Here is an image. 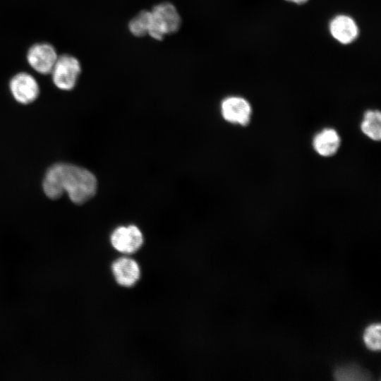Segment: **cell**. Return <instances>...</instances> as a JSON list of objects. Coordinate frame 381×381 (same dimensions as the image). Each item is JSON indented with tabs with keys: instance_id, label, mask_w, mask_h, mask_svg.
I'll return each mask as SVG.
<instances>
[{
	"instance_id": "obj_9",
	"label": "cell",
	"mask_w": 381,
	"mask_h": 381,
	"mask_svg": "<svg viewBox=\"0 0 381 381\" xmlns=\"http://www.w3.org/2000/svg\"><path fill=\"white\" fill-rule=\"evenodd\" d=\"M111 272L116 284L126 288L135 285L141 276L139 263L128 255L114 260L111 265Z\"/></svg>"
},
{
	"instance_id": "obj_2",
	"label": "cell",
	"mask_w": 381,
	"mask_h": 381,
	"mask_svg": "<svg viewBox=\"0 0 381 381\" xmlns=\"http://www.w3.org/2000/svg\"><path fill=\"white\" fill-rule=\"evenodd\" d=\"M148 36L156 41L178 32L182 25V18L177 7L171 2L162 1L150 10Z\"/></svg>"
},
{
	"instance_id": "obj_7",
	"label": "cell",
	"mask_w": 381,
	"mask_h": 381,
	"mask_svg": "<svg viewBox=\"0 0 381 381\" xmlns=\"http://www.w3.org/2000/svg\"><path fill=\"white\" fill-rule=\"evenodd\" d=\"M328 31L337 42L343 45L355 42L360 35V28L357 21L346 13L334 16L329 21Z\"/></svg>"
},
{
	"instance_id": "obj_4",
	"label": "cell",
	"mask_w": 381,
	"mask_h": 381,
	"mask_svg": "<svg viewBox=\"0 0 381 381\" xmlns=\"http://www.w3.org/2000/svg\"><path fill=\"white\" fill-rule=\"evenodd\" d=\"M144 236L138 226L134 224L119 226L110 235V243L113 248L123 255H131L143 246Z\"/></svg>"
},
{
	"instance_id": "obj_15",
	"label": "cell",
	"mask_w": 381,
	"mask_h": 381,
	"mask_svg": "<svg viewBox=\"0 0 381 381\" xmlns=\"http://www.w3.org/2000/svg\"><path fill=\"white\" fill-rule=\"evenodd\" d=\"M288 3L294 4L296 5H303L309 1V0H284Z\"/></svg>"
},
{
	"instance_id": "obj_13",
	"label": "cell",
	"mask_w": 381,
	"mask_h": 381,
	"mask_svg": "<svg viewBox=\"0 0 381 381\" xmlns=\"http://www.w3.org/2000/svg\"><path fill=\"white\" fill-rule=\"evenodd\" d=\"M150 25V10H142L128 23V32L135 37L148 36Z\"/></svg>"
},
{
	"instance_id": "obj_10",
	"label": "cell",
	"mask_w": 381,
	"mask_h": 381,
	"mask_svg": "<svg viewBox=\"0 0 381 381\" xmlns=\"http://www.w3.org/2000/svg\"><path fill=\"white\" fill-rule=\"evenodd\" d=\"M312 145L318 155L329 157L334 155L339 150L341 138L335 129L325 128L314 135Z\"/></svg>"
},
{
	"instance_id": "obj_1",
	"label": "cell",
	"mask_w": 381,
	"mask_h": 381,
	"mask_svg": "<svg viewBox=\"0 0 381 381\" xmlns=\"http://www.w3.org/2000/svg\"><path fill=\"white\" fill-rule=\"evenodd\" d=\"M97 181L87 169L68 163H56L45 174L42 188L45 195L55 200L66 193L75 204H83L97 191Z\"/></svg>"
},
{
	"instance_id": "obj_3",
	"label": "cell",
	"mask_w": 381,
	"mask_h": 381,
	"mask_svg": "<svg viewBox=\"0 0 381 381\" xmlns=\"http://www.w3.org/2000/svg\"><path fill=\"white\" fill-rule=\"evenodd\" d=\"M82 73L79 59L71 54L59 55L51 72L54 85L59 90L70 91L75 88Z\"/></svg>"
},
{
	"instance_id": "obj_12",
	"label": "cell",
	"mask_w": 381,
	"mask_h": 381,
	"mask_svg": "<svg viewBox=\"0 0 381 381\" xmlns=\"http://www.w3.org/2000/svg\"><path fill=\"white\" fill-rule=\"evenodd\" d=\"M334 377L339 381H367L371 380V375L360 366L350 364L337 368Z\"/></svg>"
},
{
	"instance_id": "obj_5",
	"label": "cell",
	"mask_w": 381,
	"mask_h": 381,
	"mask_svg": "<svg viewBox=\"0 0 381 381\" xmlns=\"http://www.w3.org/2000/svg\"><path fill=\"white\" fill-rule=\"evenodd\" d=\"M58 57L59 54L54 45L46 42L33 44L26 52V60L29 66L42 75L51 73Z\"/></svg>"
},
{
	"instance_id": "obj_8",
	"label": "cell",
	"mask_w": 381,
	"mask_h": 381,
	"mask_svg": "<svg viewBox=\"0 0 381 381\" xmlns=\"http://www.w3.org/2000/svg\"><path fill=\"white\" fill-rule=\"evenodd\" d=\"M8 86L14 99L22 104L33 102L40 95L37 80L27 72L21 71L13 75L9 80Z\"/></svg>"
},
{
	"instance_id": "obj_6",
	"label": "cell",
	"mask_w": 381,
	"mask_h": 381,
	"mask_svg": "<svg viewBox=\"0 0 381 381\" xmlns=\"http://www.w3.org/2000/svg\"><path fill=\"white\" fill-rule=\"evenodd\" d=\"M220 110L224 119L231 123L246 126L251 121L252 106L243 97L230 95L224 98L220 104Z\"/></svg>"
},
{
	"instance_id": "obj_14",
	"label": "cell",
	"mask_w": 381,
	"mask_h": 381,
	"mask_svg": "<svg viewBox=\"0 0 381 381\" xmlns=\"http://www.w3.org/2000/svg\"><path fill=\"white\" fill-rule=\"evenodd\" d=\"M363 338L367 348L371 351H378L380 349V325L377 323L368 325L364 331Z\"/></svg>"
},
{
	"instance_id": "obj_11",
	"label": "cell",
	"mask_w": 381,
	"mask_h": 381,
	"mask_svg": "<svg viewBox=\"0 0 381 381\" xmlns=\"http://www.w3.org/2000/svg\"><path fill=\"white\" fill-rule=\"evenodd\" d=\"M362 133L374 141L381 138V114L378 109H368L363 114L361 123Z\"/></svg>"
}]
</instances>
